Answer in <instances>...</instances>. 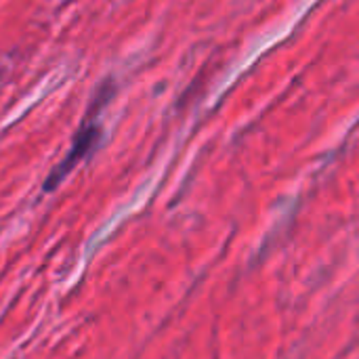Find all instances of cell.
<instances>
[{
  "label": "cell",
  "mask_w": 359,
  "mask_h": 359,
  "mask_svg": "<svg viewBox=\"0 0 359 359\" xmlns=\"http://www.w3.org/2000/svg\"><path fill=\"white\" fill-rule=\"evenodd\" d=\"M99 139H101V128L95 122V116H88L82 122V126L78 128V133H76V137L72 141V147H69L67 156L63 158V162H59V166L44 181V191H53L95 149V145L99 143Z\"/></svg>",
  "instance_id": "6da1fadb"
}]
</instances>
